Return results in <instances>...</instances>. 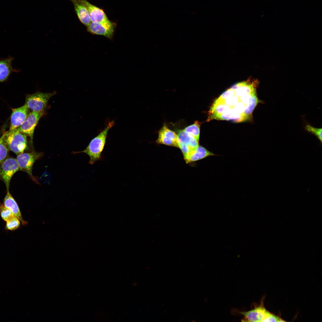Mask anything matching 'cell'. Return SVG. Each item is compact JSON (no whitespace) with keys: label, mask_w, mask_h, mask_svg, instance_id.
<instances>
[{"label":"cell","mask_w":322,"mask_h":322,"mask_svg":"<svg viewBox=\"0 0 322 322\" xmlns=\"http://www.w3.org/2000/svg\"><path fill=\"white\" fill-rule=\"evenodd\" d=\"M114 124V120L109 122L105 128L93 138L87 147L83 150L74 154L84 153L89 157V163L93 164L95 162L103 160V152L106 143L108 133Z\"/></svg>","instance_id":"obj_1"},{"label":"cell","mask_w":322,"mask_h":322,"mask_svg":"<svg viewBox=\"0 0 322 322\" xmlns=\"http://www.w3.org/2000/svg\"><path fill=\"white\" fill-rule=\"evenodd\" d=\"M9 150L17 155L24 153L27 146V136L16 129L9 131L2 136Z\"/></svg>","instance_id":"obj_2"},{"label":"cell","mask_w":322,"mask_h":322,"mask_svg":"<svg viewBox=\"0 0 322 322\" xmlns=\"http://www.w3.org/2000/svg\"><path fill=\"white\" fill-rule=\"evenodd\" d=\"M42 152L33 151L30 153H23L17 155L16 160L20 171L27 173L32 179L37 184H39L36 177L32 175V170L34 162L40 158L43 155Z\"/></svg>","instance_id":"obj_3"},{"label":"cell","mask_w":322,"mask_h":322,"mask_svg":"<svg viewBox=\"0 0 322 322\" xmlns=\"http://www.w3.org/2000/svg\"><path fill=\"white\" fill-rule=\"evenodd\" d=\"M179 148L186 161L199 146V142L193 136L185 132L183 130L177 131Z\"/></svg>","instance_id":"obj_4"},{"label":"cell","mask_w":322,"mask_h":322,"mask_svg":"<svg viewBox=\"0 0 322 322\" xmlns=\"http://www.w3.org/2000/svg\"><path fill=\"white\" fill-rule=\"evenodd\" d=\"M56 92L43 93L37 92L27 96L25 104L32 111L36 112H43L49 99Z\"/></svg>","instance_id":"obj_5"},{"label":"cell","mask_w":322,"mask_h":322,"mask_svg":"<svg viewBox=\"0 0 322 322\" xmlns=\"http://www.w3.org/2000/svg\"><path fill=\"white\" fill-rule=\"evenodd\" d=\"M87 9L92 22L100 23L108 27L115 28L116 24L110 21L103 10L89 3L87 0H79Z\"/></svg>","instance_id":"obj_6"},{"label":"cell","mask_w":322,"mask_h":322,"mask_svg":"<svg viewBox=\"0 0 322 322\" xmlns=\"http://www.w3.org/2000/svg\"><path fill=\"white\" fill-rule=\"evenodd\" d=\"M20 171L16 159L7 157L0 165V180L5 183L9 190L10 182L13 175Z\"/></svg>","instance_id":"obj_7"},{"label":"cell","mask_w":322,"mask_h":322,"mask_svg":"<svg viewBox=\"0 0 322 322\" xmlns=\"http://www.w3.org/2000/svg\"><path fill=\"white\" fill-rule=\"evenodd\" d=\"M44 114L43 112H36L31 111L27 118L18 128L21 132L30 137V144H33V138L35 129L39 120Z\"/></svg>","instance_id":"obj_8"},{"label":"cell","mask_w":322,"mask_h":322,"mask_svg":"<svg viewBox=\"0 0 322 322\" xmlns=\"http://www.w3.org/2000/svg\"><path fill=\"white\" fill-rule=\"evenodd\" d=\"M269 312L264 307L262 300L260 305L253 309L247 311L239 312V313L243 316L242 321L263 322Z\"/></svg>","instance_id":"obj_9"},{"label":"cell","mask_w":322,"mask_h":322,"mask_svg":"<svg viewBox=\"0 0 322 322\" xmlns=\"http://www.w3.org/2000/svg\"><path fill=\"white\" fill-rule=\"evenodd\" d=\"M156 142L159 144L178 148L177 134L164 124L159 131Z\"/></svg>","instance_id":"obj_10"},{"label":"cell","mask_w":322,"mask_h":322,"mask_svg":"<svg viewBox=\"0 0 322 322\" xmlns=\"http://www.w3.org/2000/svg\"><path fill=\"white\" fill-rule=\"evenodd\" d=\"M29 109L25 104L20 107L12 109L9 131L17 129L22 124L29 114Z\"/></svg>","instance_id":"obj_11"},{"label":"cell","mask_w":322,"mask_h":322,"mask_svg":"<svg viewBox=\"0 0 322 322\" xmlns=\"http://www.w3.org/2000/svg\"><path fill=\"white\" fill-rule=\"evenodd\" d=\"M14 59V58L9 56L0 60V83L7 81L13 72H19V69L12 67V63Z\"/></svg>","instance_id":"obj_12"},{"label":"cell","mask_w":322,"mask_h":322,"mask_svg":"<svg viewBox=\"0 0 322 322\" xmlns=\"http://www.w3.org/2000/svg\"><path fill=\"white\" fill-rule=\"evenodd\" d=\"M86 27L87 31L90 33L104 36L110 39L113 37L115 29L108 27L99 23L92 22Z\"/></svg>","instance_id":"obj_13"},{"label":"cell","mask_w":322,"mask_h":322,"mask_svg":"<svg viewBox=\"0 0 322 322\" xmlns=\"http://www.w3.org/2000/svg\"><path fill=\"white\" fill-rule=\"evenodd\" d=\"M69 0L73 4L75 12L80 21L86 26H88L91 21L86 8L79 0Z\"/></svg>","instance_id":"obj_14"},{"label":"cell","mask_w":322,"mask_h":322,"mask_svg":"<svg viewBox=\"0 0 322 322\" xmlns=\"http://www.w3.org/2000/svg\"><path fill=\"white\" fill-rule=\"evenodd\" d=\"M3 205L12 212L14 216L20 221L22 224L26 223V222L23 219L17 203L10 193L9 190H7L6 194L4 199Z\"/></svg>","instance_id":"obj_15"},{"label":"cell","mask_w":322,"mask_h":322,"mask_svg":"<svg viewBox=\"0 0 322 322\" xmlns=\"http://www.w3.org/2000/svg\"><path fill=\"white\" fill-rule=\"evenodd\" d=\"M212 119L232 120L236 122L245 121L244 116L236 113L233 107L231 108L228 111L222 114L218 115H209L208 119L209 121Z\"/></svg>","instance_id":"obj_16"},{"label":"cell","mask_w":322,"mask_h":322,"mask_svg":"<svg viewBox=\"0 0 322 322\" xmlns=\"http://www.w3.org/2000/svg\"><path fill=\"white\" fill-rule=\"evenodd\" d=\"M217 155L204 147L199 145L196 149L185 161L187 163H189L201 160L210 156Z\"/></svg>","instance_id":"obj_17"},{"label":"cell","mask_w":322,"mask_h":322,"mask_svg":"<svg viewBox=\"0 0 322 322\" xmlns=\"http://www.w3.org/2000/svg\"><path fill=\"white\" fill-rule=\"evenodd\" d=\"M233 106H229L223 103L214 102L209 111V115H218L228 111Z\"/></svg>","instance_id":"obj_18"},{"label":"cell","mask_w":322,"mask_h":322,"mask_svg":"<svg viewBox=\"0 0 322 322\" xmlns=\"http://www.w3.org/2000/svg\"><path fill=\"white\" fill-rule=\"evenodd\" d=\"M261 102L258 98L257 94L254 95L251 101L245 106L243 114L246 120L250 119L252 117L253 111L258 103Z\"/></svg>","instance_id":"obj_19"},{"label":"cell","mask_w":322,"mask_h":322,"mask_svg":"<svg viewBox=\"0 0 322 322\" xmlns=\"http://www.w3.org/2000/svg\"><path fill=\"white\" fill-rule=\"evenodd\" d=\"M200 123L197 121L185 128L183 130L187 133L193 136L198 141H199L200 131Z\"/></svg>","instance_id":"obj_20"},{"label":"cell","mask_w":322,"mask_h":322,"mask_svg":"<svg viewBox=\"0 0 322 322\" xmlns=\"http://www.w3.org/2000/svg\"><path fill=\"white\" fill-rule=\"evenodd\" d=\"M0 213L2 219L6 222L15 216L9 209L1 204H0Z\"/></svg>","instance_id":"obj_21"},{"label":"cell","mask_w":322,"mask_h":322,"mask_svg":"<svg viewBox=\"0 0 322 322\" xmlns=\"http://www.w3.org/2000/svg\"><path fill=\"white\" fill-rule=\"evenodd\" d=\"M20 222L18 218L14 216L6 222L5 228L11 231L16 230L19 227L20 225Z\"/></svg>","instance_id":"obj_22"},{"label":"cell","mask_w":322,"mask_h":322,"mask_svg":"<svg viewBox=\"0 0 322 322\" xmlns=\"http://www.w3.org/2000/svg\"><path fill=\"white\" fill-rule=\"evenodd\" d=\"M9 150L4 143L2 136L0 137V165L8 156Z\"/></svg>","instance_id":"obj_23"},{"label":"cell","mask_w":322,"mask_h":322,"mask_svg":"<svg viewBox=\"0 0 322 322\" xmlns=\"http://www.w3.org/2000/svg\"><path fill=\"white\" fill-rule=\"evenodd\" d=\"M305 129L308 131L314 134L320 140L321 143H322V129L317 128L307 125L305 127Z\"/></svg>","instance_id":"obj_24"},{"label":"cell","mask_w":322,"mask_h":322,"mask_svg":"<svg viewBox=\"0 0 322 322\" xmlns=\"http://www.w3.org/2000/svg\"><path fill=\"white\" fill-rule=\"evenodd\" d=\"M235 95L234 91L230 88L224 92L216 100V101H221L226 99L230 98Z\"/></svg>","instance_id":"obj_25"},{"label":"cell","mask_w":322,"mask_h":322,"mask_svg":"<svg viewBox=\"0 0 322 322\" xmlns=\"http://www.w3.org/2000/svg\"><path fill=\"white\" fill-rule=\"evenodd\" d=\"M257 94L256 92L252 94H247L239 97V101L246 106L252 100L254 95Z\"/></svg>","instance_id":"obj_26"},{"label":"cell","mask_w":322,"mask_h":322,"mask_svg":"<svg viewBox=\"0 0 322 322\" xmlns=\"http://www.w3.org/2000/svg\"><path fill=\"white\" fill-rule=\"evenodd\" d=\"M216 101L224 103L230 106H233L236 103L240 101L239 97L235 95L230 98L226 99L221 101Z\"/></svg>","instance_id":"obj_27"},{"label":"cell","mask_w":322,"mask_h":322,"mask_svg":"<svg viewBox=\"0 0 322 322\" xmlns=\"http://www.w3.org/2000/svg\"><path fill=\"white\" fill-rule=\"evenodd\" d=\"M284 321L278 317L272 314L270 312L267 315L263 322H282Z\"/></svg>","instance_id":"obj_28"},{"label":"cell","mask_w":322,"mask_h":322,"mask_svg":"<svg viewBox=\"0 0 322 322\" xmlns=\"http://www.w3.org/2000/svg\"><path fill=\"white\" fill-rule=\"evenodd\" d=\"M245 106V104L239 101L233 106V107L236 113L243 116V114Z\"/></svg>","instance_id":"obj_29"}]
</instances>
